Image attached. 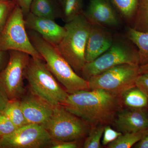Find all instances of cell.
<instances>
[{
  "label": "cell",
  "instance_id": "6",
  "mask_svg": "<svg viewBox=\"0 0 148 148\" xmlns=\"http://www.w3.org/2000/svg\"><path fill=\"white\" fill-rule=\"evenodd\" d=\"M43 126L52 140L66 142L82 140L91 128L90 124L61 105L54 106L52 115Z\"/></svg>",
  "mask_w": 148,
  "mask_h": 148
},
{
  "label": "cell",
  "instance_id": "14",
  "mask_svg": "<svg viewBox=\"0 0 148 148\" xmlns=\"http://www.w3.org/2000/svg\"><path fill=\"white\" fill-rule=\"evenodd\" d=\"M114 38L108 29L91 25L85 52L86 63L94 61L107 51L112 45Z\"/></svg>",
  "mask_w": 148,
  "mask_h": 148
},
{
  "label": "cell",
  "instance_id": "34",
  "mask_svg": "<svg viewBox=\"0 0 148 148\" xmlns=\"http://www.w3.org/2000/svg\"><path fill=\"white\" fill-rule=\"evenodd\" d=\"M139 73H144L148 72V63L145 65H140L139 66Z\"/></svg>",
  "mask_w": 148,
  "mask_h": 148
},
{
  "label": "cell",
  "instance_id": "1",
  "mask_svg": "<svg viewBox=\"0 0 148 148\" xmlns=\"http://www.w3.org/2000/svg\"><path fill=\"white\" fill-rule=\"evenodd\" d=\"M122 105L120 96L96 89L69 94L61 105L92 126L114 123Z\"/></svg>",
  "mask_w": 148,
  "mask_h": 148
},
{
  "label": "cell",
  "instance_id": "30",
  "mask_svg": "<svg viewBox=\"0 0 148 148\" xmlns=\"http://www.w3.org/2000/svg\"><path fill=\"white\" fill-rule=\"evenodd\" d=\"M20 7L24 17L30 12V6L32 0H13Z\"/></svg>",
  "mask_w": 148,
  "mask_h": 148
},
{
  "label": "cell",
  "instance_id": "35",
  "mask_svg": "<svg viewBox=\"0 0 148 148\" xmlns=\"http://www.w3.org/2000/svg\"><path fill=\"white\" fill-rule=\"evenodd\" d=\"M56 2L58 4V5L60 6V7H61L63 3L65 1V0H55Z\"/></svg>",
  "mask_w": 148,
  "mask_h": 148
},
{
  "label": "cell",
  "instance_id": "27",
  "mask_svg": "<svg viewBox=\"0 0 148 148\" xmlns=\"http://www.w3.org/2000/svg\"><path fill=\"white\" fill-rule=\"evenodd\" d=\"M122 134L121 132L112 129L110 125H105L102 139V145L104 146L108 145L116 140Z\"/></svg>",
  "mask_w": 148,
  "mask_h": 148
},
{
  "label": "cell",
  "instance_id": "31",
  "mask_svg": "<svg viewBox=\"0 0 148 148\" xmlns=\"http://www.w3.org/2000/svg\"><path fill=\"white\" fill-rule=\"evenodd\" d=\"M134 146L136 148H148V128L145 131L142 139Z\"/></svg>",
  "mask_w": 148,
  "mask_h": 148
},
{
  "label": "cell",
  "instance_id": "8",
  "mask_svg": "<svg viewBox=\"0 0 148 148\" xmlns=\"http://www.w3.org/2000/svg\"><path fill=\"white\" fill-rule=\"evenodd\" d=\"M140 65L124 64L115 66L87 80L90 90L101 89L117 95L135 86Z\"/></svg>",
  "mask_w": 148,
  "mask_h": 148
},
{
  "label": "cell",
  "instance_id": "12",
  "mask_svg": "<svg viewBox=\"0 0 148 148\" xmlns=\"http://www.w3.org/2000/svg\"><path fill=\"white\" fill-rule=\"evenodd\" d=\"M19 101L28 124L44 125L53 113L54 106L30 90Z\"/></svg>",
  "mask_w": 148,
  "mask_h": 148
},
{
  "label": "cell",
  "instance_id": "3",
  "mask_svg": "<svg viewBox=\"0 0 148 148\" xmlns=\"http://www.w3.org/2000/svg\"><path fill=\"white\" fill-rule=\"evenodd\" d=\"M91 24L83 12L75 18L66 23V33L58 45L61 55L78 73L86 63L85 58L86 47Z\"/></svg>",
  "mask_w": 148,
  "mask_h": 148
},
{
  "label": "cell",
  "instance_id": "25",
  "mask_svg": "<svg viewBox=\"0 0 148 148\" xmlns=\"http://www.w3.org/2000/svg\"><path fill=\"white\" fill-rule=\"evenodd\" d=\"M16 4L13 0H0V33L5 26Z\"/></svg>",
  "mask_w": 148,
  "mask_h": 148
},
{
  "label": "cell",
  "instance_id": "18",
  "mask_svg": "<svg viewBox=\"0 0 148 148\" xmlns=\"http://www.w3.org/2000/svg\"><path fill=\"white\" fill-rule=\"evenodd\" d=\"M121 98L122 104L127 108L145 110L148 107V97L136 86L125 91Z\"/></svg>",
  "mask_w": 148,
  "mask_h": 148
},
{
  "label": "cell",
  "instance_id": "13",
  "mask_svg": "<svg viewBox=\"0 0 148 148\" xmlns=\"http://www.w3.org/2000/svg\"><path fill=\"white\" fill-rule=\"evenodd\" d=\"M26 28L36 32L43 38L53 45L57 46L65 36L66 30L55 20L36 16L31 12L24 17Z\"/></svg>",
  "mask_w": 148,
  "mask_h": 148
},
{
  "label": "cell",
  "instance_id": "10",
  "mask_svg": "<svg viewBox=\"0 0 148 148\" xmlns=\"http://www.w3.org/2000/svg\"><path fill=\"white\" fill-rule=\"evenodd\" d=\"M52 140L43 125L28 124L2 137L0 148H42L49 147Z\"/></svg>",
  "mask_w": 148,
  "mask_h": 148
},
{
  "label": "cell",
  "instance_id": "23",
  "mask_svg": "<svg viewBox=\"0 0 148 148\" xmlns=\"http://www.w3.org/2000/svg\"><path fill=\"white\" fill-rule=\"evenodd\" d=\"M83 0H65L61 6L62 17L65 23L71 21L82 13Z\"/></svg>",
  "mask_w": 148,
  "mask_h": 148
},
{
  "label": "cell",
  "instance_id": "26",
  "mask_svg": "<svg viewBox=\"0 0 148 148\" xmlns=\"http://www.w3.org/2000/svg\"><path fill=\"white\" fill-rule=\"evenodd\" d=\"M17 128L8 117L0 111V136L3 137L10 135Z\"/></svg>",
  "mask_w": 148,
  "mask_h": 148
},
{
  "label": "cell",
  "instance_id": "19",
  "mask_svg": "<svg viewBox=\"0 0 148 148\" xmlns=\"http://www.w3.org/2000/svg\"><path fill=\"white\" fill-rule=\"evenodd\" d=\"M1 111L17 128L28 124L21 108L19 99L8 101Z\"/></svg>",
  "mask_w": 148,
  "mask_h": 148
},
{
  "label": "cell",
  "instance_id": "7",
  "mask_svg": "<svg viewBox=\"0 0 148 148\" xmlns=\"http://www.w3.org/2000/svg\"><path fill=\"white\" fill-rule=\"evenodd\" d=\"M0 49L6 51H17L32 57L43 59L30 40L24 14L16 5L0 33Z\"/></svg>",
  "mask_w": 148,
  "mask_h": 148
},
{
  "label": "cell",
  "instance_id": "9",
  "mask_svg": "<svg viewBox=\"0 0 148 148\" xmlns=\"http://www.w3.org/2000/svg\"><path fill=\"white\" fill-rule=\"evenodd\" d=\"M8 52V62L0 71V89L8 101L20 99L26 93L23 79L31 57L17 51Z\"/></svg>",
  "mask_w": 148,
  "mask_h": 148
},
{
  "label": "cell",
  "instance_id": "37",
  "mask_svg": "<svg viewBox=\"0 0 148 148\" xmlns=\"http://www.w3.org/2000/svg\"><path fill=\"white\" fill-rule=\"evenodd\" d=\"M1 138H2V137H1V136H0V140H1Z\"/></svg>",
  "mask_w": 148,
  "mask_h": 148
},
{
  "label": "cell",
  "instance_id": "20",
  "mask_svg": "<svg viewBox=\"0 0 148 148\" xmlns=\"http://www.w3.org/2000/svg\"><path fill=\"white\" fill-rule=\"evenodd\" d=\"M120 17L126 22L133 21L139 0H110Z\"/></svg>",
  "mask_w": 148,
  "mask_h": 148
},
{
  "label": "cell",
  "instance_id": "36",
  "mask_svg": "<svg viewBox=\"0 0 148 148\" xmlns=\"http://www.w3.org/2000/svg\"><path fill=\"white\" fill-rule=\"evenodd\" d=\"M1 1H10V0H1Z\"/></svg>",
  "mask_w": 148,
  "mask_h": 148
},
{
  "label": "cell",
  "instance_id": "17",
  "mask_svg": "<svg viewBox=\"0 0 148 148\" xmlns=\"http://www.w3.org/2000/svg\"><path fill=\"white\" fill-rule=\"evenodd\" d=\"M125 36L138 48L140 65L148 63V33L139 32L132 27L127 29Z\"/></svg>",
  "mask_w": 148,
  "mask_h": 148
},
{
  "label": "cell",
  "instance_id": "4",
  "mask_svg": "<svg viewBox=\"0 0 148 148\" xmlns=\"http://www.w3.org/2000/svg\"><path fill=\"white\" fill-rule=\"evenodd\" d=\"M29 90L52 106L61 105L69 93L48 69L43 59L31 56L24 73Z\"/></svg>",
  "mask_w": 148,
  "mask_h": 148
},
{
  "label": "cell",
  "instance_id": "32",
  "mask_svg": "<svg viewBox=\"0 0 148 148\" xmlns=\"http://www.w3.org/2000/svg\"><path fill=\"white\" fill-rule=\"evenodd\" d=\"M7 52L0 49V71L5 68L8 62L9 54L8 56Z\"/></svg>",
  "mask_w": 148,
  "mask_h": 148
},
{
  "label": "cell",
  "instance_id": "5",
  "mask_svg": "<svg viewBox=\"0 0 148 148\" xmlns=\"http://www.w3.org/2000/svg\"><path fill=\"white\" fill-rule=\"evenodd\" d=\"M131 43L125 36H114L112 45L107 51L85 64L81 72L84 78L87 80L90 77L122 64L140 65L138 50Z\"/></svg>",
  "mask_w": 148,
  "mask_h": 148
},
{
  "label": "cell",
  "instance_id": "24",
  "mask_svg": "<svg viewBox=\"0 0 148 148\" xmlns=\"http://www.w3.org/2000/svg\"><path fill=\"white\" fill-rule=\"evenodd\" d=\"M105 125H95L91 126L84 144V148H101V139L103 137Z\"/></svg>",
  "mask_w": 148,
  "mask_h": 148
},
{
  "label": "cell",
  "instance_id": "22",
  "mask_svg": "<svg viewBox=\"0 0 148 148\" xmlns=\"http://www.w3.org/2000/svg\"><path fill=\"white\" fill-rule=\"evenodd\" d=\"M147 130V129H146ZM145 130L122 133L116 140L107 145L108 148H129L135 145L143 138Z\"/></svg>",
  "mask_w": 148,
  "mask_h": 148
},
{
  "label": "cell",
  "instance_id": "29",
  "mask_svg": "<svg viewBox=\"0 0 148 148\" xmlns=\"http://www.w3.org/2000/svg\"><path fill=\"white\" fill-rule=\"evenodd\" d=\"M51 148H77L79 147L78 141H56L52 140L49 147Z\"/></svg>",
  "mask_w": 148,
  "mask_h": 148
},
{
  "label": "cell",
  "instance_id": "11",
  "mask_svg": "<svg viewBox=\"0 0 148 148\" xmlns=\"http://www.w3.org/2000/svg\"><path fill=\"white\" fill-rule=\"evenodd\" d=\"M83 13L91 25L108 29L120 25L121 18L110 0H90Z\"/></svg>",
  "mask_w": 148,
  "mask_h": 148
},
{
  "label": "cell",
  "instance_id": "33",
  "mask_svg": "<svg viewBox=\"0 0 148 148\" xmlns=\"http://www.w3.org/2000/svg\"><path fill=\"white\" fill-rule=\"evenodd\" d=\"M7 102L8 101L3 95L1 90L0 89V111L2 110L5 107Z\"/></svg>",
  "mask_w": 148,
  "mask_h": 148
},
{
  "label": "cell",
  "instance_id": "15",
  "mask_svg": "<svg viewBox=\"0 0 148 148\" xmlns=\"http://www.w3.org/2000/svg\"><path fill=\"white\" fill-rule=\"evenodd\" d=\"M114 123L122 133L143 131L148 128V114L145 109L121 110L117 114Z\"/></svg>",
  "mask_w": 148,
  "mask_h": 148
},
{
  "label": "cell",
  "instance_id": "28",
  "mask_svg": "<svg viewBox=\"0 0 148 148\" xmlns=\"http://www.w3.org/2000/svg\"><path fill=\"white\" fill-rule=\"evenodd\" d=\"M135 85L148 97V72L140 74L136 78Z\"/></svg>",
  "mask_w": 148,
  "mask_h": 148
},
{
  "label": "cell",
  "instance_id": "16",
  "mask_svg": "<svg viewBox=\"0 0 148 148\" xmlns=\"http://www.w3.org/2000/svg\"><path fill=\"white\" fill-rule=\"evenodd\" d=\"M30 12L54 20L62 17L61 8L55 0H32Z\"/></svg>",
  "mask_w": 148,
  "mask_h": 148
},
{
  "label": "cell",
  "instance_id": "21",
  "mask_svg": "<svg viewBox=\"0 0 148 148\" xmlns=\"http://www.w3.org/2000/svg\"><path fill=\"white\" fill-rule=\"evenodd\" d=\"M132 28L148 33V0H139Z\"/></svg>",
  "mask_w": 148,
  "mask_h": 148
},
{
  "label": "cell",
  "instance_id": "2",
  "mask_svg": "<svg viewBox=\"0 0 148 148\" xmlns=\"http://www.w3.org/2000/svg\"><path fill=\"white\" fill-rule=\"evenodd\" d=\"M30 40L42 56L48 69L69 94L90 90L88 82L77 73L58 51L36 32L27 30Z\"/></svg>",
  "mask_w": 148,
  "mask_h": 148
}]
</instances>
